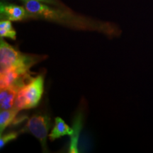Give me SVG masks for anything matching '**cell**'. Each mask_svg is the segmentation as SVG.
Listing matches in <instances>:
<instances>
[{
	"mask_svg": "<svg viewBox=\"0 0 153 153\" xmlns=\"http://www.w3.org/2000/svg\"><path fill=\"white\" fill-rule=\"evenodd\" d=\"M24 1H26V0H24ZM38 1H42V2L49 3V4H55L54 0H38Z\"/></svg>",
	"mask_w": 153,
	"mask_h": 153,
	"instance_id": "13",
	"label": "cell"
},
{
	"mask_svg": "<svg viewBox=\"0 0 153 153\" xmlns=\"http://www.w3.org/2000/svg\"><path fill=\"white\" fill-rule=\"evenodd\" d=\"M36 62V59L33 58V57L21 53L1 38L0 41L1 70L11 68L30 69Z\"/></svg>",
	"mask_w": 153,
	"mask_h": 153,
	"instance_id": "2",
	"label": "cell"
},
{
	"mask_svg": "<svg viewBox=\"0 0 153 153\" xmlns=\"http://www.w3.org/2000/svg\"><path fill=\"white\" fill-rule=\"evenodd\" d=\"M51 125V120L49 116L45 115H34L25 126L24 130L33 134L41 143L43 150H46V140L48 131Z\"/></svg>",
	"mask_w": 153,
	"mask_h": 153,
	"instance_id": "3",
	"label": "cell"
},
{
	"mask_svg": "<svg viewBox=\"0 0 153 153\" xmlns=\"http://www.w3.org/2000/svg\"><path fill=\"white\" fill-rule=\"evenodd\" d=\"M43 86L44 79L42 75L31 78L30 81L19 91L14 107L22 111L37 106L43 94Z\"/></svg>",
	"mask_w": 153,
	"mask_h": 153,
	"instance_id": "1",
	"label": "cell"
},
{
	"mask_svg": "<svg viewBox=\"0 0 153 153\" xmlns=\"http://www.w3.org/2000/svg\"><path fill=\"white\" fill-rule=\"evenodd\" d=\"M73 133V128H70L67 125L65 122L60 117L55 118V126L49 134V139L51 141L55 140L59 137H61L65 135H72Z\"/></svg>",
	"mask_w": 153,
	"mask_h": 153,
	"instance_id": "9",
	"label": "cell"
},
{
	"mask_svg": "<svg viewBox=\"0 0 153 153\" xmlns=\"http://www.w3.org/2000/svg\"><path fill=\"white\" fill-rule=\"evenodd\" d=\"M20 111L15 107L11 109L1 110L0 112V135H2L3 132L7 126L14 123L18 113Z\"/></svg>",
	"mask_w": 153,
	"mask_h": 153,
	"instance_id": "10",
	"label": "cell"
},
{
	"mask_svg": "<svg viewBox=\"0 0 153 153\" xmlns=\"http://www.w3.org/2000/svg\"><path fill=\"white\" fill-rule=\"evenodd\" d=\"M82 128V116L81 114H77L74 117L72 123V128H73V133L70 135V143L69 145V152L77 153L78 150V140L81 130Z\"/></svg>",
	"mask_w": 153,
	"mask_h": 153,
	"instance_id": "8",
	"label": "cell"
},
{
	"mask_svg": "<svg viewBox=\"0 0 153 153\" xmlns=\"http://www.w3.org/2000/svg\"><path fill=\"white\" fill-rule=\"evenodd\" d=\"M28 68H11L1 70L0 72V88L13 86L22 87L26 85V79L29 76Z\"/></svg>",
	"mask_w": 153,
	"mask_h": 153,
	"instance_id": "4",
	"label": "cell"
},
{
	"mask_svg": "<svg viewBox=\"0 0 153 153\" xmlns=\"http://www.w3.org/2000/svg\"><path fill=\"white\" fill-rule=\"evenodd\" d=\"M0 36L1 38H9L16 40V30L13 28L10 20H1L0 22Z\"/></svg>",
	"mask_w": 153,
	"mask_h": 153,
	"instance_id": "11",
	"label": "cell"
},
{
	"mask_svg": "<svg viewBox=\"0 0 153 153\" xmlns=\"http://www.w3.org/2000/svg\"><path fill=\"white\" fill-rule=\"evenodd\" d=\"M22 87L13 86L0 89V107L1 110L11 109L14 106L15 100Z\"/></svg>",
	"mask_w": 153,
	"mask_h": 153,
	"instance_id": "7",
	"label": "cell"
},
{
	"mask_svg": "<svg viewBox=\"0 0 153 153\" xmlns=\"http://www.w3.org/2000/svg\"><path fill=\"white\" fill-rule=\"evenodd\" d=\"M24 6L28 13L41 16L44 19L60 20L62 18V14L60 11L50 8L38 0H26L24 2Z\"/></svg>",
	"mask_w": 153,
	"mask_h": 153,
	"instance_id": "5",
	"label": "cell"
},
{
	"mask_svg": "<svg viewBox=\"0 0 153 153\" xmlns=\"http://www.w3.org/2000/svg\"><path fill=\"white\" fill-rule=\"evenodd\" d=\"M18 135L19 133L17 132H12L5 135H1L0 137V148L2 149L7 143L16 139L18 137Z\"/></svg>",
	"mask_w": 153,
	"mask_h": 153,
	"instance_id": "12",
	"label": "cell"
},
{
	"mask_svg": "<svg viewBox=\"0 0 153 153\" xmlns=\"http://www.w3.org/2000/svg\"><path fill=\"white\" fill-rule=\"evenodd\" d=\"M1 16L4 17L7 20L18 22L24 19L26 12L24 7L20 6L1 2L0 4Z\"/></svg>",
	"mask_w": 153,
	"mask_h": 153,
	"instance_id": "6",
	"label": "cell"
}]
</instances>
